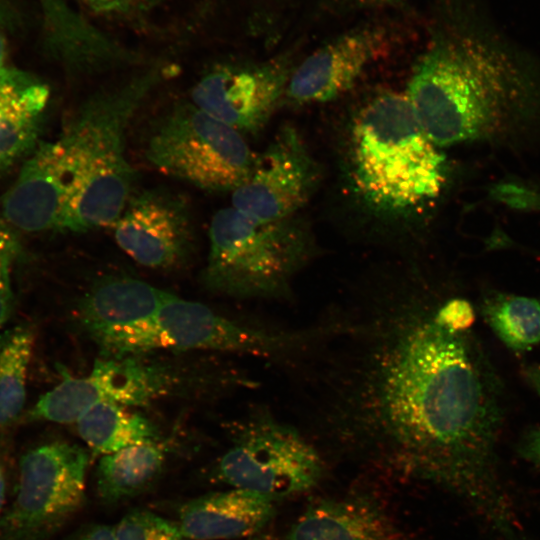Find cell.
<instances>
[{"label": "cell", "instance_id": "cell-1", "mask_svg": "<svg viewBox=\"0 0 540 540\" xmlns=\"http://www.w3.org/2000/svg\"><path fill=\"white\" fill-rule=\"evenodd\" d=\"M452 284L414 270L348 284L282 362L300 412L443 483L492 529L513 507L497 447L502 380Z\"/></svg>", "mask_w": 540, "mask_h": 540}, {"label": "cell", "instance_id": "cell-2", "mask_svg": "<svg viewBox=\"0 0 540 540\" xmlns=\"http://www.w3.org/2000/svg\"><path fill=\"white\" fill-rule=\"evenodd\" d=\"M432 28L405 95L436 146L508 143L540 127L537 67L460 21Z\"/></svg>", "mask_w": 540, "mask_h": 540}, {"label": "cell", "instance_id": "cell-3", "mask_svg": "<svg viewBox=\"0 0 540 540\" xmlns=\"http://www.w3.org/2000/svg\"><path fill=\"white\" fill-rule=\"evenodd\" d=\"M173 67L154 62L89 94L57 138L71 173L61 230L112 226L132 195L134 170L126 155L129 125Z\"/></svg>", "mask_w": 540, "mask_h": 540}, {"label": "cell", "instance_id": "cell-4", "mask_svg": "<svg viewBox=\"0 0 540 540\" xmlns=\"http://www.w3.org/2000/svg\"><path fill=\"white\" fill-rule=\"evenodd\" d=\"M351 158L362 195L386 210L425 203L446 181L445 157L422 130L405 94L383 93L359 112Z\"/></svg>", "mask_w": 540, "mask_h": 540}, {"label": "cell", "instance_id": "cell-5", "mask_svg": "<svg viewBox=\"0 0 540 540\" xmlns=\"http://www.w3.org/2000/svg\"><path fill=\"white\" fill-rule=\"evenodd\" d=\"M208 238L203 282L213 292L238 298H289L311 252L299 228L255 220L232 205L215 213Z\"/></svg>", "mask_w": 540, "mask_h": 540}, {"label": "cell", "instance_id": "cell-6", "mask_svg": "<svg viewBox=\"0 0 540 540\" xmlns=\"http://www.w3.org/2000/svg\"><path fill=\"white\" fill-rule=\"evenodd\" d=\"M144 155L162 173L216 193L236 190L257 158L244 135L192 101L173 105L156 120Z\"/></svg>", "mask_w": 540, "mask_h": 540}, {"label": "cell", "instance_id": "cell-7", "mask_svg": "<svg viewBox=\"0 0 540 540\" xmlns=\"http://www.w3.org/2000/svg\"><path fill=\"white\" fill-rule=\"evenodd\" d=\"M215 467L217 480L273 500L313 488L323 473L316 446L292 424L269 412L242 423Z\"/></svg>", "mask_w": 540, "mask_h": 540}, {"label": "cell", "instance_id": "cell-8", "mask_svg": "<svg viewBox=\"0 0 540 540\" xmlns=\"http://www.w3.org/2000/svg\"><path fill=\"white\" fill-rule=\"evenodd\" d=\"M89 455L76 444L52 442L20 460L14 501L0 517V540H47L83 506Z\"/></svg>", "mask_w": 540, "mask_h": 540}, {"label": "cell", "instance_id": "cell-9", "mask_svg": "<svg viewBox=\"0 0 540 540\" xmlns=\"http://www.w3.org/2000/svg\"><path fill=\"white\" fill-rule=\"evenodd\" d=\"M302 333L240 324L203 304L167 293L156 313L131 337L128 353L135 357L157 349H214L281 360Z\"/></svg>", "mask_w": 540, "mask_h": 540}, {"label": "cell", "instance_id": "cell-10", "mask_svg": "<svg viewBox=\"0 0 540 540\" xmlns=\"http://www.w3.org/2000/svg\"><path fill=\"white\" fill-rule=\"evenodd\" d=\"M294 68L286 55L215 63L194 84L191 101L242 135L255 133L271 117Z\"/></svg>", "mask_w": 540, "mask_h": 540}, {"label": "cell", "instance_id": "cell-11", "mask_svg": "<svg viewBox=\"0 0 540 540\" xmlns=\"http://www.w3.org/2000/svg\"><path fill=\"white\" fill-rule=\"evenodd\" d=\"M170 382L166 372L135 357L98 359L88 376L66 374L60 384L39 398L27 418L72 423L101 402L146 405L164 394Z\"/></svg>", "mask_w": 540, "mask_h": 540}, {"label": "cell", "instance_id": "cell-12", "mask_svg": "<svg viewBox=\"0 0 540 540\" xmlns=\"http://www.w3.org/2000/svg\"><path fill=\"white\" fill-rule=\"evenodd\" d=\"M118 246L139 264L173 268L190 255L194 224L187 201L164 188L132 193L111 226Z\"/></svg>", "mask_w": 540, "mask_h": 540}, {"label": "cell", "instance_id": "cell-13", "mask_svg": "<svg viewBox=\"0 0 540 540\" xmlns=\"http://www.w3.org/2000/svg\"><path fill=\"white\" fill-rule=\"evenodd\" d=\"M317 174L300 136L286 127L256 158L248 178L231 193L232 206L261 222L287 221L308 201Z\"/></svg>", "mask_w": 540, "mask_h": 540}, {"label": "cell", "instance_id": "cell-14", "mask_svg": "<svg viewBox=\"0 0 540 540\" xmlns=\"http://www.w3.org/2000/svg\"><path fill=\"white\" fill-rule=\"evenodd\" d=\"M388 25L368 21L333 37L292 71L286 95L298 104L333 100L349 90L391 42Z\"/></svg>", "mask_w": 540, "mask_h": 540}, {"label": "cell", "instance_id": "cell-15", "mask_svg": "<svg viewBox=\"0 0 540 540\" xmlns=\"http://www.w3.org/2000/svg\"><path fill=\"white\" fill-rule=\"evenodd\" d=\"M70 190L71 173L60 142H43L3 195L0 220L27 232L61 230Z\"/></svg>", "mask_w": 540, "mask_h": 540}, {"label": "cell", "instance_id": "cell-16", "mask_svg": "<svg viewBox=\"0 0 540 540\" xmlns=\"http://www.w3.org/2000/svg\"><path fill=\"white\" fill-rule=\"evenodd\" d=\"M274 501L241 488L212 492L183 503L178 509L177 524L190 540L254 537L272 519Z\"/></svg>", "mask_w": 540, "mask_h": 540}, {"label": "cell", "instance_id": "cell-17", "mask_svg": "<svg viewBox=\"0 0 540 540\" xmlns=\"http://www.w3.org/2000/svg\"><path fill=\"white\" fill-rule=\"evenodd\" d=\"M167 292L130 277L96 283L79 308L84 330L101 350L116 337L152 317Z\"/></svg>", "mask_w": 540, "mask_h": 540}, {"label": "cell", "instance_id": "cell-18", "mask_svg": "<svg viewBox=\"0 0 540 540\" xmlns=\"http://www.w3.org/2000/svg\"><path fill=\"white\" fill-rule=\"evenodd\" d=\"M49 87L8 66L0 73V176L36 148Z\"/></svg>", "mask_w": 540, "mask_h": 540}, {"label": "cell", "instance_id": "cell-19", "mask_svg": "<svg viewBox=\"0 0 540 540\" xmlns=\"http://www.w3.org/2000/svg\"><path fill=\"white\" fill-rule=\"evenodd\" d=\"M286 540H405L375 503L364 498L312 503L292 525Z\"/></svg>", "mask_w": 540, "mask_h": 540}, {"label": "cell", "instance_id": "cell-20", "mask_svg": "<svg viewBox=\"0 0 540 540\" xmlns=\"http://www.w3.org/2000/svg\"><path fill=\"white\" fill-rule=\"evenodd\" d=\"M165 458V448L159 441L102 455L95 473L98 497L106 504H115L139 495L160 475Z\"/></svg>", "mask_w": 540, "mask_h": 540}, {"label": "cell", "instance_id": "cell-21", "mask_svg": "<svg viewBox=\"0 0 540 540\" xmlns=\"http://www.w3.org/2000/svg\"><path fill=\"white\" fill-rule=\"evenodd\" d=\"M77 427L82 440L95 454L101 455L160 439L150 420L112 402H101L89 408L78 419Z\"/></svg>", "mask_w": 540, "mask_h": 540}, {"label": "cell", "instance_id": "cell-22", "mask_svg": "<svg viewBox=\"0 0 540 540\" xmlns=\"http://www.w3.org/2000/svg\"><path fill=\"white\" fill-rule=\"evenodd\" d=\"M480 314L510 351L521 354L540 344V301L533 297L489 291L480 301Z\"/></svg>", "mask_w": 540, "mask_h": 540}, {"label": "cell", "instance_id": "cell-23", "mask_svg": "<svg viewBox=\"0 0 540 540\" xmlns=\"http://www.w3.org/2000/svg\"><path fill=\"white\" fill-rule=\"evenodd\" d=\"M34 331L18 325L0 333V428L11 425L23 409Z\"/></svg>", "mask_w": 540, "mask_h": 540}, {"label": "cell", "instance_id": "cell-24", "mask_svg": "<svg viewBox=\"0 0 540 540\" xmlns=\"http://www.w3.org/2000/svg\"><path fill=\"white\" fill-rule=\"evenodd\" d=\"M93 15L140 33L154 31L165 0H78Z\"/></svg>", "mask_w": 540, "mask_h": 540}, {"label": "cell", "instance_id": "cell-25", "mask_svg": "<svg viewBox=\"0 0 540 540\" xmlns=\"http://www.w3.org/2000/svg\"><path fill=\"white\" fill-rule=\"evenodd\" d=\"M114 532L116 540H187L177 522L147 510L129 512Z\"/></svg>", "mask_w": 540, "mask_h": 540}, {"label": "cell", "instance_id": "cell-26", "mask_svg": "<svg viewBox=\"0 0 540 540\" xmlns=\"http://www.w3.org/2000/svg\"><path fill=\"white\" fill-rule=\"evenodd\" d=\"M18 244L11 230L0 220V328L12 311V267L19 252Z\"/></svg>", "mask_w": 540, "mask_h": 540}, {"label": "cell", "instance_id": "cell-27", "mask_svg": "<svg viewBox=\"0 0 540 540\" xmlns=\"http://www.w3.org/2000/svg\"><path fill=\"white\" fill-rule=\"evenodd\" d=\"M405 0H319V10L325 14H344L363 10L389 8Z\"/></svg>", "mask_w": 540, "mask_h": 540}, {"label": "cell", "instance_id": "cell-28", "mask_svg": "<svg viewBox=\"0 0 540 540\" xmlns=\"http://www.w3.org/2000/svg\"><path fill=\"white\" fill-rule=\"evenodd\" d=\"M517 452L524 460L540 467V426L524 432L517 443Z\"/></svg>", "mask_w": 540, "mask_h": 540}, {"label": "cell", "instance_id": "cell-29", "mask_svg": "<svg viewBox=\"0 0 540 540\" xmlns=\"http://www.w3.org/2000/svg\"><path fill=\"white\" fill-rule=\"evenodd\" d=\"M67 540H116L114 527L89 524L73 533Z\"/></svg>", "mask_w": 540, "mask_h": 540}, {"label": "cell", "instance_id": "cell-30", "mask_svg": "<svg viewBox=\"0 0 540 540\" xmlns=\"http://www.w3.org/2000/svg\"><path fill=\"white\" fill-rule=\"evenodd\" d=\"M524 379L540 398V364H530L522 370Z\"/></svg>", "mask_w": 540, "mask_h": 540}, {"label": "cell", "instance_id": "cell-31", "mask_svg": "<svg viewBox=\"0 0 540 540\" xmlns=\"http://www.w3.org/2000/svg\"><path fill=\"white\" fill-rule=\"evenodd\" d=\"M8 48L7 42L0 31V73L8 67Z\"/></svg>", "mask_w": 540, "mask_h": 540}, {"label": "cell", "instance_id": "cell-32", "mask_svg": "<svg viewBox=\"0 0 540 540\" xmlns=\"http://www.w3.org/2000/svg\"><path fill=\"white\" fill-rule=\"evenodd\" d=\"M6 495V481L3 467L0 463V511L2 509Z\"/></svg>", "mask_w": 540, "mask_h": 540}, {"label": "cell", "instance_id": "cell-33", "mask_svg": "<svg viewBox=\"0 0 540 540\" xmlns=\"http://www.w3.org/2000/svg\"><path fill=\"white\" fill-rule=\"evenodd\" d=\"M252 540H271V539H268V538H256V539H252Z\"/></svg>", "mask_w": 540, "mask_h": 540}]
</instances>
